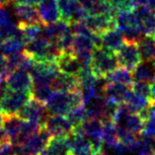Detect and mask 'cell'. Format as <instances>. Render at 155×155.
I'll return each mask as SVG.
<instances>
[{
	"label": "cell",
	"instance_id": "cell-35",
	"mask_svg": "<svg viewBox=\"0 0 155 155\" xmlns=\"http://www.w3.org/2000/svg\"><path fill=\"white\" fill-rule=\"evenodd\" d=\"M10 71L7 68V60L6 56L2 55L0 54V78H2L3 80H5V78L8 76Z\"/></svg>",
	"mask_w": 155,
	"mask_h": 155
},
{
	"label": "cell",
	"instance_id": "cell-46",
	"mask_svg": "<svg viewBox=\"0 0 155 155\" xmlns=\"http://www.w3.org/2000/svg\"><path fill=\"white\" fill-rule=\"evenodd\" d=\"M153 155H155V154H153Z\"/></svg>",
	"mask_w": 155,
	"mask_h": 155
},
{
	"label": "cell",
	"instance_id": "cell-2",
	"mask_svg": "<svg viewBox=\"0 0 155 155\" xmlns=\"http://www.w3.org/2000/svg\"><path fill=\"white\" fill-rule=\"evenodd\" d=\"M118 67L116 52L110 51L102 47L94 48L90 68L98 78H104Z\"/></svg>",
	"mask_w": 155,
	"mask_h": 155
},
{
	"label": "cell",
	"instance_id": "cell-20",
	"mask_svg": "<svg viewBox=\"0 0 155 155\" xmlns=\"http://www.w3.org/2000/svg\"><path fill=\"white\" fill-rule=\"evenodd\" d=\"M2 116H3L2 127L5 130L10 142H12L14 139L17 138L19 134H20L24 120H22L18 115H2Z\"/></svg>",
	"mask_w": 155,
	"mask_h": 155
},
{
	"label": "cell",
	"instance_id": "cell-22",
	"mask_svg": "<svg viewBox=\"0 0 155 155\" xmlns=\"http://www.w3.org/2000/svg\"><path fill=\"white\" fill-rule=\"evenodd\" d=\"M137 48L141 61L151 62L155 59V38L142 36L137 41Z\"/></svg>",
	"mask_w": 155,
	"mask_h": 155
},
{
	"label": "cell",
	"instance_id": "cell-24",
	"mask_svg": "<svg viewBox=\"0 0 155 155\" xmlns=\"http://www.w3.org/2000/svg\"><path fill=\"white\" fill-rule=\"evenodd\" d=\"M25 46L26 44L18 38H9L3 41L2 44L0 45V54L7 58V56L24 51Z\"/></svg>",
	"mask_w": 155,
	"mask_h": 155
},
{
	"label": "cell",
	"instance_id": "cell-11",
	"mask_svg": "<svg viewBox=\"0 0 155 155\" xmlns=\"http://www.w3.org/2000/svg\"><path fill=\"white\" fill-rule=\"evenodd\" d=\"M59 72L76 76L82 65L72 51H61L55 59Z\"/></svg>",
	"mask_w": 155,
	"mask_h": 155
},
{
	"label": "cell",
	"instance_id": "cell-31",
	"mask_svg": "<svg viewBox=\"0 0 155 155\" xmlns=\"http://www.w3.org/2000/svg\"><path fill=\"white\" fill-rule=\"evenodd\" d=\"M116 13L127 12L135 9V5L132 0H107Z\"/></svg>",
	"mask_w": 155,
	"mask_h": 155
},
{
	"label": "cell",
	"instance_id": "cell-5",
	"mask_svg": "<svg viewBox=\"0 0 155 155\" xmlns=\"http://www.w3.org/2000/svg\"><path fill=\"white\" fill-rule=\"evenodd\" d=\"M116 58L118 60L119 66L132 70L139 62H141V58L139 54L137 41H126L123 46L116 51Z\"/></svg>",
	"mask_w": 155,
	"mask_h": 155
},
{
	"label": "cell",
	"instance_id": "cell-13",
	"mask_svg": "<svg viewBox=\"0 0 155 155\" xmlns=\"http://www.w3.org/2000/svg\"><path fill=\"white\" fill-rule=\"evenodd\" d=\"M70 145L67 135L51 137L46 147L39 155H71Z\"/></svg>",
	"mask_w": 155,
	"mask_h": 155
},
{
	"label": "cell",
	"instance_id": "cell-44",
	"mask_svg": "<svg viewBox=\"0 0 155 155\" xmlns=\"http://www.w3.org/2000/svg\"><path fill=\"white\" fill-rule=\"evenodd\" d=\"M151 64H152L153 68H154V70H155V59H154V60H152V61H151Z\"/></svg>",
	"mask_w": 155,
	"mask_h": 155
},
{
	"label": "cell",
	"instance_id": "cell-25",
	"mask_svg": "<svg viewBox=\"0 0 155 155\" xmlns=\"http://www.w3.org/2000/svg\"><path fill=\"white\" fill-rule=\"evenodd\" d=\"M103 123V132H102V139H103L104 146L113 147L117 145L119 141L117 127L114 122L112 120H104Z\"/></svg>",
	"mask_w": 155,
	"mask_h": 155
},
{
	"label": "cell",
	"instance_id": "cell-47",
	"mask_svg": "<svg viewBox=\"0 0 155 155\" xmlns=\"http://www.w3.org/2000/svg\"><path fill=\"white\" fill-rule=\"evenodd\" d=\"M0 7H1V6H0Z\"/></svg>",
	"mask_w": 155,
	"mask_h": 155
},
{
	"label": "cell",
	"instance_id": "cell-6",
	"mask_svg": "<svg viewBox=\"0 0 155 155\" xmlns=\"http://www.w3.org/2000/svg\"><path fill=\"white\" fill-rule=\"evenodd\" d=\"M17 115L24 120H33L43 126L44 122L50 114L46 108V104L31 98Z\"/></svg>",
	"mask_w": 155,
	"mask_h": 155
},
{
	"label": "cell",
	"instance_id": "cell-17",
	"mask_svg": "<svg viewBox=\"0 0 155 155\" xmlns=\"http://www.w3.org/2000/svg\"><path fill=\"white\" fill-rule=\"evenodd\" d=\"M70 27L68 23L62 20H58L55 23L41 26L40 37L44 38L48 41H51V43H56L62 37L63 34L68 31Z\"/></svg>",
	"mask_w": 155,
	"mask_h": 155
},
{
	"label": "cell",
	"instance_id": "cell-45",
	"mask_svg": "<svg viewBox=\"0 0 155 155\" xmlns=\"http://www.w3.org/2000/svg\"><path fill=\"white\" fill-rule=\"evenodd\" d=\"M1 145H2V143H1V142H0V148H1Z\"/></svg>",
	"mask_w": 155,
	"mask_h": 155
},
{
	"label": "cell",
	"instance_id": "cell-36",
	"mask_svg": "<svg viewBox=\"0 0 155 155\" xmlns=\"http://www.w3.org/2000/svg\"><path fill=\"white\" fill-rule=\"evenodd\" d=\"M0 155H15L14 146L12 143L10 141L2 143L1 148H0Z\"/></svg>",
	"mask_w": 155,
	"mask_h": 155
},
{
	"label": "cell",
	"instance_id": "cell-48",
	"mask_svg": "<svg viewBox=\"0 0 155 155\" xmlns=\"http://www.w3.org/2000/svg\"><path fill=\"white\" fill-rule=\"evenodd\" d=\"M71 155H72V154H71Z\"/></svg>",
	"mask_w": 155,
	"mask_h": 155
},
{
	"label": "cell",
	"instance_id": "cell-18",
	"mask_svg": "<svg viewBox=\"0 0 155 155\" xmlns=\"http://www.w3.org/2000/svg\"><path fill=\"white\" fill-rule=\"evenodd\" d=\"M54 91L58 92H75L78 91V80L74 75L58 72L51 83Z\"/></svg>",
	"mask_w": 155,
	"mask_h": 155
},
{
	"label": "cell",
	"instance_id": "cell-40",
	"mask_svg": "<svg viewBox=\"0 0 155 155\" xmlns=\"http://www.w3.org/2000/svg\"><path fill=\"white\" fill-rule=\"evenodd\" d=\"M150 89H151V99L152 101H155V81H153L150 84Z\"/></svg>",
	"mask_w": 155,
	"mask_h": 155
},
{
	"label": "cell",
	"instance_id": "cell-29",
	"mask_svg": "<svg viewBox=\"0 0 155 155\" xmlns=\"http://www.w3.org/2000/svg\"><path fill=\"white\" fill-rule=\"evenodd\" d=\"M20 29L22 40L25 44H28L33 40L39 38L41 35V24H32V25H17Z\"/></svg>",
	"mask_w": 155,
	"mask_h": 155
},
{
	"label": "cell",
	"instance_id": "cell-28",
	"mask_svg": "<svg viewBox=\"0 0 155 155\" xmlns=\"http://www.w3.org/2000/svg\"><path fill=\"white\" fill-rule=\"evenodd\" d=\"M78 0H56L58 12H59V20H62L66 23H71V17Z\"/></svg>",
	"mask_w": 155,
	"mask_h": 155
},
{
	"label": "cell",
	"instance_id": "cell-3",
	"mask_svg": "<svg viewBox=\"0 0 155 155\" xmlns=\"http://www.w3.org/2000/svg\"><path fill=\"white\" fill-rule=\"evenodd\" d=\"M31 92L13 91L5 86L0 96L2 115H17L25 104L31 99Z\"/></svg>",
	"mask_w": 155,
	"mask_h": 155
},
{
	"label": "cell",
	"instance_id": "cell-27",
	"mask_svg": "<svg viewBox=\"0 0 155 155\" xmlns=\"http://www.w3.org/2000/svg\"><path fill=\"white\" fill-rule=\"evenodd\" d=\"M65 117L69 120V123L73 127V128L81 126L83 122L87 119L86 106L83 104H79L77 106H75V107H73L67 113Z\"/></svg>",
	"mask_w": 155,
	"mask_h": 155
},
{
	"label": "cell",
	"instance_id": "cell-16",
	"mask_svg": "<svg viewBox=\"0 0 155 155\" xmlns=\"http://www.w3.org/2000/svg\"><path fill=\"white\" fill-rule=\"evenodd\" d=\"M101 47L110 51L116 52L124 43V37L118 28H113L100 35Z\"/></svg>",
	"mask_w": 155,
	"mask_h": 155
},
{
	"label": "cell",
	"instance_id": "cell-7",
	"mask_svg": "<svg viewBox=\"0 0 155 155\" xmlns=\"http://www.w3.org/2000/svg\"><path fill=\"white\" fill-rule=\"evenodd\" d=\"M43 127L51 137H64L73 131V127L65 116L48 115L43 124Z\"/></svg>",
	"mask_w": 155,
	"mask_h": 155
},
{
	"label": "cell",
	"instance_id": "cell-43",
	"mask_svg": "<svg viewBox=\"0 0 155 155\" xmlns=\"http://www.w3.org/2000/svg\"><path fill=\"white\" fill-rule=\"evenodd\" d=\"M2 124H3V116L1 113H0V127H2Z\"/></svg>",
	"mask_w": 155,
	"mask_h": 155
},
{
	"label": "cell",
	"instance_id": "cell-14",
	"mask_svg": "<svg viewBox=\"0 0 155 155\" xmlns=\"http://www.w3.org/2000/svg\"><path fill=\"white\" fill-rule=\"evenodd\" d=\"M14 13L19 20L18 25L41 24L36 5L14 4Z\"/></svg>",
	"mask_w": 155,
	"mask_h": 155
},
{
	"label": "cell",
	"instance_id": "cell-15",
	"mask_svg": "<svg viewBox=\"0 0 155 155\" xmlns=\"http://www.w3.org/2000/svg\"><path fill=\"white\" fill-rule=\"evenodd\" d=\"M140 22V27L144 36L155 38V12L151 11L146 6L137 7L134 9Z\"/></svg>",
	"mask_w": 155,
	"mask_h": 155
},
{
	"label": "cell",
	"instance_id": "cell-21",
	"mask_svg": "<svg viewBox=\"0 0 155 155\" xmlns=\"http://www.w3.org/2000/svg\"><path fill=\"white\" fill-rule=\"evenodd\" d=\"M81 131L89 139H102L103 123L97 119H86L81 126L73 128Z\"/></svg>",
	"mask_w": 155,
	"mask_h": 155
},
{
	"label": "cell",
	"instance_id": "cell-41",
	"mask_svg": "<svg viewBox=\"0 0 155 155\" xmlns=\"http://www.w3.org/2000/svg\"><path fill=\"white\" fill-rule=\"evenodd\" d=\"M12 3V0H0V6H7Z\"/></svg>",
	"mask_w": 155,
	"mask_h": 155
},
{
	"label": "cell",
	"instance_id": "cell-19",
	"mask_svg": "<svg viewBox=\"0 0 155 155\" xmlns=\"http://www.w3.org/2000/svg\"><path fill=\"white\" fill-rule=\"evenodd\" d=\"M131 76L132 80L135 82H146L151 84L155 81V70L151 62L141 61L131 70Z\"/></svg>",
	"mask_w": 155,
	"mask_h": 155
},
{
	"label": "cell",
	"instance_id": "cell-4",
	"mask_svg": "<svg viewBox=\"0 0 155 155\" xmlns=\"http://www.w3.org/2000/svg\"><path fill=\"white\" fill-rule=\"evenodd\" d=\"M51 137V135L43 127L36 134L26 138L23 142L13 144L15 155H39Z\"/></svg>",
	"mask_w": 155,
	"mask_h": 155
},
{
	"label": "cell",
	"instance_id": "cell-8",
	"mask_svg": "<svg viewBox=\"0 0 155 155\" xmlns=\"http://www.w3.org/2000/svg\"><path fill=\"white\" fill-rule=\"evenodd\" d=\"M84 23L94 35L100 36L110 29L116 28V16L113 15H88Z\"/></svg>",
	"mask_w": 155,
	"mask_h": 155
},
{
	"label": "cell",
	"instance_id": "cell-10",
	"mask_svg": "<svg viewBox=\"0 0 155 155\" xmlns=\"http://www.w3.org/2000/svg\"><path fill=\"white\" fill-rule=\"evenodd\" d=\"M131 93L130 86L114 84V83H106L102 89V94L106 99L113 102L117 105L123 104L127 101V97Z\"/></svg>",
	"mask_w": 155,
	"mask_h": 155
},
{
	"label": "cell",
	"instance_id": "cell-33",
	"mask_svg": "<svg viewBox=\"0 0 155 155\" xmlns=\"http://www.w3.org/2000/svg\"><path fill=\"white\" fill-rule=\"evenodd\" d=\"M141 134L148 137H155V119H149L143 124Z\"/></svg>",
	"mask_w": 155,
	"mask_h": 155
},
{
	"label": "cell",
	"instance_id": "cell-12",
	"mask_svg": "<svg viewBox=\"0 0 155 155\" xmlns=\"http://www.w3.org/2000/svg\"><path fill=\"white\" fill-rule=\"evenodd\" d=\"M38 13L43 25L55 23L59 20V12L56 0H41L37 5Z\"/></svg>",
	"mask_w": 155,
	"mask_h": 155
},
{
	"label": "cell",
	"instance_id": "cell-23",
	"mask_svg": "<svg viewBox=\"0 0 155 155\" xmlns=\"http://www.w3.org/2000/svg\"><path fill=\"white\" fill-rule=\"evenodd\" d=\"M106 83H114V84H122L130 86L132 84V76L130 70L119 66L104 77Z\"/></svg>",
	"mask_w": 155,
	"mask_h": 155
},
{
	"label": "cell",
	"instance_id": "cell-30",
	"mask_svg": "<svg viewBox=\"0 0 155 155\" xmlns=\"http://www.w3.org/2000/svg\"><path fill=\"white\" fill-rule=\"evenodd\" d=\"M52 93H54V90L51 89V87L50 85L33 86L32 91H31V96L33 99L39 101L41 103L46 104Z\"/></svg>",
	"mask_w": 155,
	"mask_h": 155
},
{
	"label": "cell",
	"instance_id": "cell-9",
	"mask_svg": "<svg viewBox=\"0 0 155 155\" xmlns=\"http://www.w3.org/2000/svg\"><path fill=\"white\" fill-rule=\"evenodd\" d=\"M5 86L13 91L31 92L33 81L30 73L17 69L10 72L5 78Z\"/></svg>",
	"mask_w": 155,
	"mask_h": 155
},
{
	"label": "cell",
	"instance_id": "cell-34",
	"mask_svg": "<svg viewBox=\"0 0 155 155\" xmlns=\"http://www.w3.org/2000/svg\"><path fill=\"white\" fill-rule=\"evenodd\" d=\"M12 23L9 11L6 9V6L0 7V28H4Z\"/></svg>",
	"mask_w": 155,
	"mask_h": 155
},
{
	"label": "cell",
	"instance_id": "cell-26",
	"mask_svg": "<svg viewBox=\"0 0 155 155\" xmlns=\"http://www.w3.org/2000/svg\"><path fill=\"white\" fill-rule=\"evenodd\" d=\"M150 100L147 98L143 97L138 94H135L131 91L130 94V96L127 97V101L124 102V105L127 106V108L128 109V111L134 114H137V113L142 110L143 108H145L147 105L149 104Z\"/></svg>",
	"mask_w": 155,
	"mask_h": 155
},
{
	"label": "cell",
	"instance_id": "cell-42",
	"mask_svg": "<svg viewBox=\"0 0 155 155\" xmlns=\"http://www.w3.org/2000/svg\"><path fill=\"white\" fill-rule=\"evenodd\" d=\"M5 86H4V83H3V79L0 78V96H1V94L3 92V90H4Z\"/></svg>",
	"mask_w": 155,
	"mask_h": 155
},
{
	"label": "cell",
	"instance_id": "cell-37",
	"mask_svg": "<svg viewBox=\"0 0 155 155\" xmlns=\"http://www.w3.org/2000/svg\"><path fill=\"white\" fill-rule=\"evenodd\" d=\"M41 0H12L13 4H30V5H38Z\"/></svg>",
	"mask_w": 155,
	"mask_h": 155
},
{
	"label": "cell",
	"instance_id": "cell-38",
	"mask_svg": "<svg viewBox=\"0 0 155 155\" xmlns=\"http://www.w3.org/2000/svg\"><path fill=\"white\" fill-rule=\"evenodd\" d=\"M132 1H134L135 8H137V7H140V6H146L148 0H132Z\"/></svg>",
	"mask_w": 155,
	"mask_h": 155
},
{
	"label": "cell",
	"instance_id": "cell-39",
	"mask_svg": "<svg viewBox=\"0 0 155 155\" xmlns=\"http://www.w3.org/2000/svg\"><path fill=\"white\" fill-rule=\"evenodd\" d=\"M146 7L148 9H150L151 11L155 12V0H148V1H147Z\"/></svg>",
	"mask_w": 155,
	"mask_h": 155
},
{
	"label": "cell",
	"instance_id": "cell-1",
	"mask_svg": "<svg viewBox=\"0 0 155 155\" xmlns=\"http://www.w3.org/2000/svg\"><path fill=\"white\" fill-rule=\"evenodd\" d=\"M81 103L78 91L58 92L54 91L46 103V108L50 115L65 116L71 109Z\"/></svg>",
	"mask_w": 155,
	"mask_h": 155
},
{
	"label": "cell",
	"instance_id": "cell-32",
	"mask_svg": "<svg viewBox=\"0 0 155 155\" xmlns=\"http://www.w3.org/2000/svg\"><path fill=\"white\" fill-rule=\"evenodd\" d=\"M131 91L141 95L143 97L147 98V99H151V89H150V83L146 82H135L134 81L132 84L130 85Z\"/></svg>",
	"mask_w": 155,
	"mask_h": 155
}]
</instances>
